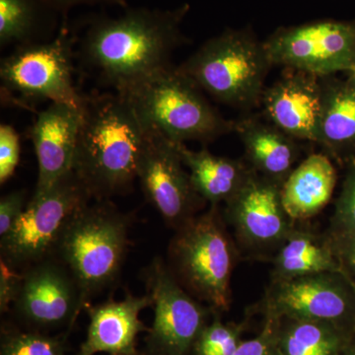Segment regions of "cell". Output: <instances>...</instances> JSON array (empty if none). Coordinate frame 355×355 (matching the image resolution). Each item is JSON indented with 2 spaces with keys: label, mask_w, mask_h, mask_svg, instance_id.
<instances>
[{
  "label": "cell",
  "mask_w": 355,
  "mask_h": 355,
  "mask_svg": "<svg viewBox=\"0 0 355 355\" xmlns=\"http://www.w3.org/2000/svg\"><path fill=\"white\" fill-rule=\"evenodd\" d=\"M76 42L64 19L51 41L18 46L0 64L2 96L25 108L42 101L83 108L86 96L77 90L73 76Z\"/></svg>",
  "instance_id": "7"
},
{
  "label": "cell",
  "mask_w": 355,
  "mask_h": 355,
  "mask_svg": "<svg viewBox=\"0 0 355 355\" xmlns=\"http://www.w3.org/2000/svg\"><path fill=\"white\" fill-rule=\"evenodd\" d=\"M118 355H125V354H118Z\"/></svg>",
  "instance_id": "36"
},
{
  "label": "cell",
  "mask_w": 355,
  "mask_h": 355,
  "mask_svg": "<svg viewBox=\"0 0 355 355\" xmlns=\"http://www.w3.org/2000/svg\"><path fill=\"white\" fill-rule=\"evenodd\" d=\"M247 164L261 176L284 184L302 155V141L294 139L266 120L263 114H250L234 121Z\"/></svg>",
  "instance_id": "17"
},
{
  "label": "cell",
  "mask_w": 355,
  "mask_h": 355,
  "mask_svg": "<svg viewBox=\"0 0 355 355\" xmlns=\"http://www.w3.org/2000/svg\"><path fill=\"white\" fill-rule=\"evenodd\" d=\"M219 313H214V320L205 327L197 343L195 355H233L243 342L244 323H223Z\"/></svg>",
  "instance_id": "25"
},
{
  "label": "cell",
  "mask_w": 355,
  "mask_h": 355,
  "mask_svg": "<svg viewBox=\"0 0 355 355\" xmlns=\"http://www.w3.org/2000/svg\"><path fill=\"white\" fill-rule=\"evenodd\" d=\"M173 142L188 168L196 191L212 207L230 202L253 173L244 159L214 155L207 148L193 151L184 144Z\"/></svg>",
  "instance_id": "21"
},
{
  "label": "cell",
  "mask_w": 355,
  "mask_h": 355,
  "mask_svg": "<svg viewBox=\"0 0 355 355\" xmlns=\"http://www.w3.org/2000/svg\"><path fill=\"white\" fill-rule=\"evenodd\" d=\"M323 96L322 77L284 69L282 76L263 90L261 114L294 139L315 144Z\"/></svg>",
  "instance_id": "15"
},
{
  "label": "cell",
  "mask_w": 355,
  "mask_h": 355,
  "mask_svg": "<svg viewBox=\"0 0 355 355\" xmlns=\"http://www.w3.org/2000/svg\"><path fill=\"white\" fill-rule=\"evenodd\" d=\"M141 277L154 308L148 338L151 352L155 355H190L216 311L191 295L162 259H154Z\"/></svg>",
  "instance_id": "11"
},
{
  "label": "cell",
  "mask_w": 355,
  "mask_h": 355,
  "mask_svg": "<svg viewBox=\"0 0 355 355\" xmlns=\"http://www.w3.org/2000/svg\"><path fill=\"white\" fill-rule=\"evenodd\" d=\"M340 355H355V335L350 338Z\"/></svg>",
  "instance_id": "34"
},
{
  "label": "cell",
  "mask_w": 355,
  "mask_h": 355,
  "mask_svg": "<svg viewBox=\"0 0 355 355\" xmlns=\"http://www.w3.org/2000/svg\"><path fill=\"white\" fill-rule=\"evenodd\" d=\"M347 73H349V79L350 83L354 84V86L355 87V67H354V69H350L349 71L347 72Z\"/></svg>",
  "instance_id": "35"
},
{
  "label": "cell",
  "mask_w": 355,
  "mask_h": 355,
  "mask_svg": "<svg viewBox=\"0 0 355 355\" xmlns=\"http://www.w3.org/2000/svg\"><path fill=\"white\" fill-rule=\"evenodd\" d=\"M338 173L324 153H313L299 163L282 187L287 214L294 221H305L327 207L335 191Z\"/></svg>",
  "instance_id": "20"
},
{
  "label": "cell",
  "mask_w": 355,
  "mask_h": 355,
  "mask_svg": "<svg viewBox=\"0 0 355 355\" xmlns=\"http://www.w3.org/2000/svg\"><path fill=\"white\" fill-rule=\"evenodd\" d=\"M323 107L316 141L331 160L345 166L355 162V87L335 76L322 77Z\"/></svg>",
  "instance_id": "19"
},
{
  "label": "cell",
  "mask_w": 355,
  "mask_h": 355,
  "mask_svg": "<svg viewBox=\"0 0 355 355\" xmlns=\"http://www.w3.org/2000/svg\"><path fill=\"white\" fill-rule=\"evenodd\" d=\"M327 231L331 236L355 235V162L347 166L342 191Z\"/></svg>",
  "instance_id": "26"
},
{
  "label": "cell",
  "mask_w": 355,
  "mask_h": 355,
  "mask_svg": "<svg viewBox=\"0 0 355 355\" xmlns=\"http://www.w3.org/2000/svg\"><path fill=\"white\" fill-rule=\"evenodd\" d=\"M146 132L125 96H86L72 171L92 200H109L132 188Z\"/></svg>",
  "instance_id": "2"
},
{
  "label": "cell",
  "mask_w": 355,
  "mask_h": 355,
  "mask_svg": "<svg viewBox=\"0 0 355 355\" xmlns=\"http://www.w3.org/2000/svg\"><path fill=\"white\" fill-rule=\"evenodd\" d=\"M265 321L272 324L282 355H340L354 336L324 322L284 317Z\"/></svg>",
  "instance_id": "23"
},
{
  "label": "cell",
  "mask_w": 355,
  "mask_h": 355,
  "mask_svg": "<svg viewBox=\"0 0 355 355\" xmlns=\"http://www.w3.org/2000/svg\"><path fill=\"white\" fill-rule=\"evenodd\" d=\"M118 93L130 101L144 127L172 141L209 144L234 132V121L226 120L202 89L173 65Z\"/></svg>",
  "instance_id": "3"
},
{
  "label": "cell",
  "mask_w": 355,
  "mask_h": 355,
  "mask_svg": "<svg viewBox=\"0 0 355 355\" xmlns=\"http://www.w3.org/2000/svg\"><path fill=\"white\" fill-rule=\"evenodd\" d=\"M272 67L335 76L355 67V20L322 19L277 28L263 41Z\"/></svg>",
  "instance_id": "9"
},
{
  "label": "cell",
  "mask_w": 355,
  "mask_h": 355,
  "mask_svg": "<svg viewBox=\"0 0 355 355\" xmlns=\"http://www.w3.org/2000/svg\"><path fill=\"white\" fill-rule=\"evenodd\" d=\"M14 309L21 319L40 328L72 324L84 303L73 275L55 257L28 266Z\"/></svg>",
  "instance_id": "14"
},
{
  "label": "cell",
  "mask_w": 355,
  "mask_h": 355,
  "mask_svg": "<svg viewBox=\"0 0 355 355\" xmlns=\"http://www.w3.org/2000/svg\"><path fill=\"white\" fill-rule=\"evenodd\" d=\"M22 280V272L0 259V310L6 312L14 304Z\"/></svg>",
  "instance_id": "31"
},
{
  "label": "cell",
  "mask_w": 355,
  "mask_h": 355,
  "mask_svg": "<svg viewBox=\"0 0 355 355\" xmlns=\"http://www.w3.org/2000/svg\"><path fill=\"white\" fill-rule=\"evenodd\" d=\"M83 108L51 103L39 113L30 137L34 144L38 179L35 193H43L72 171Z\"/></svg>",
  "instance_id": "16"
},
{
  "label": "cell",
  "mask_w": 355,
  "mask_h": 355,
  "mask_svg": "<svg viewBox=\"0 0 355 355\" xmlns=\"http://www.w3.org/2000/svg\"><path fill=\"white\" fill-rule=\"evenodd\" d=\"M224 219L235 233L240 252L272 261L297 222L287 214L282 186L252 173L241 191L226 203Z\"/></svg>",
  "instance_id": "12"
},
{
  "label": "cell",
  "mask_w": 355,
  "mask_h": 355,
  "mask_svg": "<svg viewBox=\"0 0 355 355\" xmlns=\"http://www.w3.org/2000/svg\"><path fill=\"white\" fill-rule=\"evenodd\" d=\"M270 261L272 282L317 273L340 272L328 231L319 233L311 228L299 227L297 224Z\"/></svg>",
  "instance_id": "22"
},
{
  "label": "cell",
  "mask_w": 355,
  "mask_h": 355,
  "mask_svg": "<svg viewBox=\"0 0 355 355\" xmlns=\"http://www.w3.org/2000/svg\"><path fill=\"white\" fill-rule=\"evenodd\" d=\"M331 237L340 263V272L355 287V235H331Z\"/></svg>",
  "instance_id": "32"
},
{
  "label": "cell",
  "mask_w": 355,
  "mask_h": 355,
  "mask_svg": "<svg viewBox=\"0 0 355 355\" xmlns=\"http://www.w3.org/2000/svg\"><path fill=\"white\" fill-rule=\"evenodd\" d=\"M57 15L42 0H0V46L37 43L55 29Z\"/></svg>",
  "instance_id": "24"
},
{
  "label": "cell",
  "mask_w": 355,
  "mask_h": 355,
  "mask_svg": "<svg viewBox=\"0 0 355 355\" xmlns=\"http://www.w3.org/2000/svg\"><path fill=\"white\" fill-rule=\"evenodd\" d=\"M46 6L67 19L70 9L80 6H110L128 8L127 0H42Z\"/></svg>",
  "instance_id": "33"
},
{
  "label": "cell",
  "mask_w": 355,
  "mask_h": 355,
  "mask_svg": "<svg viewBox=\"0 0 355 355\" xmlns=\"http://www.w3.org/2000/svg\"><path fill=\"white\" fill-rule=\"evenodd\" d=\"M272 67L263 41L248 26L207 40L178 69L216 101L249 111L260 106Z\"/></svg>",
  "instance_id": "4"
},
{
  "label": "cell",
  "mask_w": 355,
  "mask_h": 355,
  "mask_svg": "<svg viewBox=\"0 0 355 355\" xmlns=\"http://www.w3.org/2000/svg\"><path fill=\"white\" fill-rule=\"evenodd\" d=\"M26 193L24 191H16L3 196L0 200V239H3L12 231L24 211Z\"/></svg>",
  "instance_id": "29"
},
{
  "label": "cell",
  "mask_w": 355,
  "mask_h": 355,
  "mask_svg": "<svg viewBox=\"0 0 355 355\" xmlns=\"http://www.w3.org/2000/svg\"><path fill=\"white\" fill-rule=\"evenodd\" d=\"M21 144L19 133L11 125H0V184L13 176L19 164Z\"/></svg>",
  "instance_id": "28"
},
{
  "label": "cell",
  "mask_w": 355,
  "mask_h": 355,
  "mask_svg": "<svg viewBox=\"0 0 355 355\" xmlns=\"http://www.w3.org/2000/svg\"><path fill=\"white\" fill-rule=\"evenodd\" d=\"M191 6L125 9L119 17L89 20L79 53L89 70L114 92L171 67L175 50L187 43L182 32Z\"/></svg>",
  "instance_id": "1"
},
{
  "label": "cell",
  "mask_w": 355,
  "mask_h": 355,
  "mask_svg": "<svg viewBox=\"0 0 355 355\" xmlns=\"http://www.w3.org/2000/svg\"><path fill=\"white\" fill-rule=\"evenodd\" d=\"M151 306L153 299L148 294L135 296L128 293L123 300L88 307L90 324L87 338L77 355L98 352L135 355L137 336L146 330L140 321V312Z\"/></svg>",
  "instance_id": "18"
},
{
  "label": "cell",
  "mask_w": 355,
  "mask_h": 355,
  "mask_svg": "<svg viewBox=\"0 0 355 355\" xmlns=\"http://www.w3.org/2000/svg\"><path fill=\"white\" fill-rule=\"evenodd\" d=\"M233 355H282L270 322L265 321L258 336L240 343Z\"/></svg>",
  "instance_id": "30"
},
{
  "label": "cell",
  "mask_w": 355,
  "mask_h": 355,
  "mask_svg": "<svg viewBox=\"0 0 355 355\" xmlns=\"http://www.w3.org/2000/svg\"><path fill=\"white\" fill-rule=\"evenodd\" d=\"M92 198L73 171L43 193H34L12 231L0 239L1 260L24 270L55 257L65 229Z\"/></svg>",
  "instance_id": "8"
},
{
  "label": "cell",
  "mask_w": 355,
  "mask_h": 355,
  "mask_svg": "<svg viewBox=\"0 0 355 355\" xmlns=\"http://www.w3.org/2000/svg\"><path fill=\"white\" fill-rule=\"evenodd\" d=\"M219 205L176 230L168 249V268L191 295L216 313L231 304V277L240 250L226 229Z\"/></svg>",
  "instance_id": "5"
},
{
  "label": "cell",
  "mask_w": 355,
  "mask_h": 355,
  "mask_svg": "<svg viewBox=\"0 0 355 355\" xmlns=\"http://www.w3.org/2000/svg\"><path fill=\"white\" fill-rule=\"evenodd\" d=\"M130 221L109 200H96L77 212L60 238L55 257L73 275L86 306L120 275Z\"/></svg>",
  "instance_id": "6"
},
{
  "label": "cell",
  "mask_w": 355,
  "mask_h": 355,
  "mask_svg": "<svg viewBox=\"0 0 355 355\" xmlns=\"http://www.w3.org/2000/svg\"><path fill=\"white\" fill-rule=\"evenodd\" d=\"M137 179L147 202L175 231L198 216L207 202L196 191L172 140L146 128Z\"/></svg>",
  "instance_id": "13"
},
{
  "label": "cell",
  "mask_w": 355,
  "mask_h": 355,
  "mask_svg": "<svg viewBox=\"0 0 355 355\" xmlns=\"http://www.w3.org/2000/svg\"><path fill=\"white\" fill-rule=\"evenodd\" d=\"M253 310L265 320L284 317L324 322L355 335V287L340 272L270 282Z\"/></svg>",
  "instance_id": "10"
},
{
  "label": "cell",
  "mask_w": 355,
  "mask_h": 355,
  "mask_svg": "<svg viewBox=\"0 0 355 355\" xmlns=\"http://www.w3.org/2000/svg\"><path fill=\"white\" fill-rule=\"evenodd\" d=\"M0 355H64V345L39 333H11L2 340Z\"/></svg>",
  "instance_id": "27"
}]
</instances>
